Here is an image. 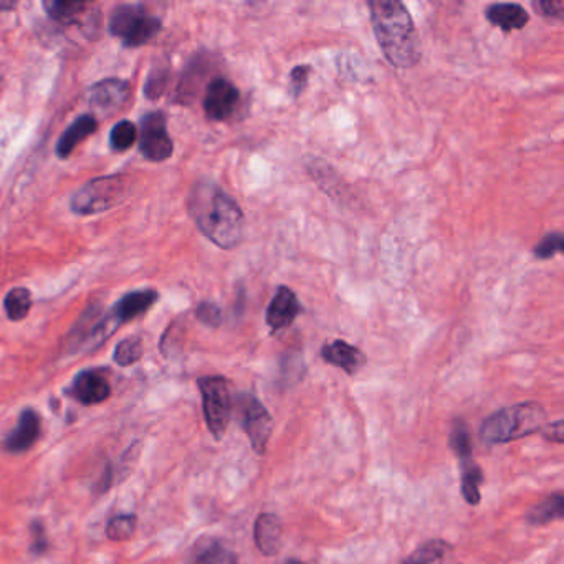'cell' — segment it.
<instances>
[{
	"label": "cell",
	"mask_w": 564,
	"mask_h": 564,
	"mask_svg": "<svg viewBox=\"0 0 564 564\" xmlns=\"http://www.w3.org/2000/svg\"><path fill=\"white\" fill-rule=\"evenodd\" d=\"M139 149L146 160L154 161V163L170 160L173 156V139L167 133L166 116L161 111L149 113L141 120Z\"/></svg>",
	"instance_id": "8"
},
{
	"label": "cell",
	"mask_w": 564,
	"mask_h": 564,
	"mask_svg": "<svg viewBox=\"0 0 564 564\" xmlns=\"http://www.w3.org/2000/svg\"><path fill=\"white\" fill-rule=\"evenodd\" d=\"M300 312H302V306H300L294 291L288 287H280L275 291L271 305H268L267 325L271 326L272 331H280L290 326Z\"/></svg>",
	"instance_id": "14"
},
{
	"label": "cell",
	"mask_w": 564,
	"mask_h": 564,
	"mask_svg": "<svg viewBox=\"0 0 564 564\" xmlns=\"http://www.w3.org/2000/svg\"><path fill=\"white\" fill-rule=\"evenodd\" d=\"M484 481L480 467L472 459L462 461V496L471 505L480 503V485Z\"/></svg>",
	"instance_id": "20"
},
{
	"label": "cell",
	"mask_w": 564,
	"mask_h": 564,
	"mask_svg": "<svg viewBox=\"0 0 564 564\" xmlns=\"http://www.w3.org/2000/svg\"><path fill=\"white\" fill-rule=\"evenodd\" d=\"M30 550L37 554L43 553L47 547H49V543H47L46 530H43L42 523L34 522V525L30 526Z\"/></svg>",
	"instance_id": "33"
},
{
	"label": "cell",
	"mask_w": 564,
	"mask_h": 564,
	"mask_svg": "<svg viewBox=\"0 0 564 564\" xmlns=\"http://www.w3.org/2000/svg\"><path fill=\"white\" fill-rule=\"evenodd\" d=\"M310 73H312V66L310 65H298L291 70L290 73V95L293 98L300 97L309 85Z\"/></svg>",
	"instance_id": "30"
},
{
	"label": "cell",
	"mask_w": 564,
	"mask_h": 564,
	"mask_svg": "<svg viewBox=\"0 0 564 564\" xmlns=\"http://www.w3.org/2000/svg\"><path fill=\"white\" fill-rule=\"evenodd\" d=\"M449 544L440 540L427 541L402 564H446Z\"/></svg>",
	"instance_id": "21"
},
{
	"label": "cell",
	"mask_w": 564,
	"mask_h": 564,
	"mask_svg": "<svg viewBox=\"0 0 564 564\" xmlns=\"http://www.w3.org/2000/svg\"><path fill=\"white\" fill-rule=\"evenodd\" d=\"M88 8L90 5L82 4V2H62V0H47V2H43V9H46L50 18L65 25L80 22L82 15L85 14Z\"/></svg>",
	"instance_id": "19"
},
{
	"label": "cell",
	"mask_w": 564,
	"mask_h": 564,
	"mask_svg": "<svg viewBox=\"0 0 564 564\" xmlns=\"http://www.w3.org/2000/svg\"><path fill=\"white\" fill-rule=\"evenodd\" d=\"M485 17L503 32L522 30L530 22V14L519 4L488 5Z\"/></svg>",
	"instance_id": "18"
},
{
	"label": "cell",
	"mask_w": 564,
	"mask_h": 564,
	"mask_svg": "<svg viewBox=\"0 0 564 564\" xmlns=\"http://www.w3.org/2000/svg\"><path fill=\"white\" fill-rule=\"evenodd\" d=\"M129 186L131 184L128 177L122 174L97 177L73 195L70 205L75 214H100L125 201L126 196L129 195Z\"/></svg>",
	"instance_id": "5"
},
{
	"label": "cell",
	"mask_w": 564,
	"mask_h": 564,
	"mask_svg": "<svg viewBox=\"0 0 564 564\" xmlns=\"http://www.w3.org/2000/svg\"><path fill=\"white\" fill-rule=\"evenodd\" d=\"M98 129V122L95 116L84 115L80 118L75 120L68 128L65 129L62 136H60L59 142H57V156L68 158L70 154L75 151L78 145L88 136L93 135Z\"/></svg>",
	"instance_id": "16"
},
{
	"label": "cell",
	"mask_w": 564,
	"mask_h": 564,
	"mask_svg": "<svg viewBox=\"0 0 564 564\" xmlns=\"http://www.w3.org/2000/svg\"><path fill=\"white\" fill-rule=\"evenodd\" d=\"M142 353H145V348H142L141 338L129 336L122 343H118L115 354H113V360H115L118 366H131V364L138 363L141 360Z\"/></svg>",
	"instance_id": "25"
},
{
	"label": "cell",
	"mask_w": 564,
	"mask_h": 564,
	"mask_svg": "<svg viewBox=\"0 0 564 564\" xmlns=\"http://www.w3.org/2000/svg\"><path fill=\"white\" fill-rule=\"evenodd\" d=\"M547 412L537 402L502 409L481 424L480 437L487 443H505L531 436L543 427Z\"/></svg>",
	"instance_id": "3"
},
{
	"label": "cell",
	"mask_w": 564,
	"mask_h": 564,
	"mask_svg": "<svg viewBox=\"0 0 564 564\" xmlns=\"http://www.w3.org/2000/svg\"><path fill=\"white\" fill-rule=\"evenodd\" d=\"M534 8L544 17L557 18V21L564 17L563 0H540V2H534Z\"/></svg>",
	"instance_id": "32"
},
{
	"label": "cell",
	"mask_w": 564,
	"mask_h": 564,
	"mask_svg": "<svg viewBox=\"0 0 564 564\" xmlns=\"http://www.w3.org/2000/svg\"><path fill=\"white\" fill-rule=\"evenodd\" d=\"M189 212L199 230L224 250L239 246L243 237V214L236 201L217 184L201 180L192 187Z\"/></svg>",
	"instance_id": "1"
},
{
	"label": "cell",
	"mask_w": 564,
	"mask_h": 564,
	"mask_svg": "<svg viewBox=\"0 0 564 564\" xmlns=\"http://www.w3.org/2000/svg\"><path fill=\"white\" fill-rule=\"evenodd\" d=\"M255 543L260 553L274 556L281 544V522L272 513H263L255 523Z\"/></svg>",
	"instance_id": "17"
},
{
	"label": "cell",
	"mask_w": 564,
	"mask_h": 564,
	"mask_svg": "<svg viewBox=\"0 0 564 564\" xmlns=\"http://www.w3.org/2000/svg\"><path fill=\"white\" fill-rule=\"evenodd\" d=\"M563 247L564 240L560 233L548 234V236H544L543 239L538 242V246L535 247V256L540 260L551 259V256L563 252Z\"/></svg>",
	"instance_id": "29"
},
{
	"label": "cell",
	"mask_w": 564,
	"mask_h": 564,
	"mask_svg": "<svg viewBox=\"0 0 564 564\" xmlns=\"http://www.w3.org/2000/svg\"><path fill=\"white\" fill-rule=\"evenodd\" d=\"M129 97H131V87L128 82L106 78V80L98 82L91 88L90 103L97 110L103 111L104 115H111V113L122 110Z\"/></svg>",
	"instance_id": "13"
},
{
	"label": "cell",
	"mask_w": 564,
	"mask_h": 564,
	"mask_svg": "<svg viewBox=\"0 0 564 564\" xmlns=\"http://www.w3.org/2000/svg\"><path fill=\"white\" fill-rule=\"evenodd\" d=\"M192 564H237V556L218 541H212L196 554Z\"/></svg>",
	"instance_id": "24"
},
{
	"label": "cell",
	"mask_w": 564,
	"mask_h": 564,
	"mask_svg": "<svg viewBox=\"0 0 564 564\" xmlns=\"http://www.w3.org/2000/svg\"><path fill=\"white\" fill-rule=\"evenodd\" d=\"M288 564H302V563H298V561H290V563Z\"/></svg>",
	"instance_id": "36"
},
{
	"label": "cell",
	"mask_w": 564,
	"mask_h": 564,
	"mask_svg": "<svg viewBox=\"0 0 564 564\" xmlns=\"http://www.w3.org/2000/svg\"><path fill=\"white\" fill-rule=\"evenodd\" d=\"M0 88H2V77H0Z\"/></svg>",
	"instance_id": "37"
},
{
	"label": "cell",
	"mask_w": 564,
	"mask_h": 564,
	"mask_svg": "<svg viewBox=\"0 0 564 564\" xmlns=\"http://www.w3.org/2000/svg\"><path fill=\"white\" fill-rule=\"evenodd\" d=\"M42 434V421L34 409H25L18 416L17 426L4 439V449L9 454H22L32 449Z\"/></svg>",
	"instance_id": "12"
},
{
	"label": "cell",
	"mask_w": 564,
	"mask_h": 564,
	"mask_svg": "<svg viewBox=\"0 0 564 564\" xmlns=\"http://www.w3.org/2000/svg\"><path fill=\"white\" fill-rule=\"evenodd\" d=\"M4 309L12 322H22L32 309V294L27 288H14L4 298Z\"/></svg>",
	"instance_id": "23"
},
{
	"label": "cell",
	"mask_w": 564,
	"mask_h": 564,
	"mask_svg": "<svg viewBox=\"0 0 564 564\" xmlns=\"http://www.w3.org/2000/svg\"><path fill=\"white\" fill-rule=\"evenodd\" d=\"M544 439L551 440V442L563 443L564 442V430L563 421H556V423L548 426L543 430Z\"/></svg>",
	"instance_id": "34"
},
{
	"label": "cell",
	"mask_w": 564,
	"mask_h": 564,
	"mask_svg": "<svg viewBox=\"0 0 564 564\" xmlns=\"http://www.w3.org/2000/svg\"><path fill=\"white\" fill-rule=\"evenodd\" d=\"M564 499L561 493L548 497L543 503L535 506L528 515V522L531 525H547V523L554 522V519L563 518Z\"/></svg>",
	"instance_id": "22"
},
{
	"label": "cell",
	"mask_w": 564,
	"mask_h": 564,
	"mask_svg": "<svg viewBox=\"0 0 564 564\" xmlns=\"http://www.w3.org/2000/svg\"><path fill=\"white\" fill-rule=\"evenodd\" d=\"M240 409H242L243 430L249 436L253 450L256 454H265L272 430H274L271 414L267 409L263 408L259 399L250 394L240 398Z\"/></svg>",
	"instance_id": "9"
},
{
	"label": "cell",
	"mask_w": 564,
	"mask_h": 564,
	"mask_svg": "<svg viewBox=\"0 0 564 564\" xmlns=\"http://www.w3.org/2000/svg\"><path fill=\"white\" fill-rule=\"evenodd\" d=\"M66 394L84 405L100 404L111 396V386L104 374L97 369H85L73 379Z\"/></svg>",
	"instance_id": "11"
},
{
	"label": "cell",
	"mask_w": 564,
	"mask_h": 564,
	"mask_svg": "<svg viewBox=\"0 0 564 564\" xmlns=\"http://www.w3.org/2000/svg\"><path fill=\"white\" fill-rule=\"evenodd\" d=\"M196 316H198L199 322L211 326V328H218L222 319H224L222 318V310L218 309L215 303H201V305L196 309Z\"/></svg>",
	"instance_id": "31"
},
{
	"label": "cell",
	"mask_w": 564,
	"mask_h": 564,
	"mask_svg": "<svg viewBox=\"0 0 564 564\" xmlns=\"http://www.w3.org/2000/svg\"><path fill=\"white\" fill-rule=\"evenodd\" d=\"M371 24L379 47L396 68H412L421 60V40L408 9L399 0H369Z\"/></svg>",
	"instance_id": "2"
},
{
	"label": "cell",
	"mask_w": 564,
	"mask_h": 564,
	"mask_svg": "<svg viewBox=\"0 0 564 564\" xmlns=\"http://www.w3.org/2000/svg\"><path fill=\"white\" fill-rule=\"evenodd\" d=\"M156 290H139L126 293L122 300L116 302V305L108 312L106 316L98 319L87 335L80 340L82 348H97L100 347L103 341H106L120 326L125 323L131 322V319L138 318V316L145 315L148 310L153 309L154 303L158 302Z\"/></svg>",
	"instance_id": "4"
},
{
	"label": "cell",
	"mask_w": 564,
	"mask_h": 564,
	"mask_svg": "<svg viewBox=\"0 0 564 564\" xmlns=\"http://www.w3.org/2000/svg\"><path fill=\"white\" fill-rule=\"evenodd\" d=\"M198 386L201 389L202 408L209 430L215 439H222L233 414L229 383L222 376H204L199 378Z\"/></svg>",
	"instance_id": "7"
},
{
	"label": "cell",
	"mask_w": 564,
	"mask_h": 564,
	"mask_svg": "<svg viewBox=\"0 0 564 564\" xmlns=\"http://www.w3.org/2000/svg\"><path fill=\"white\" fill-rule=\"evenodd\" d=\"M240 101V91L233 82L214 78L208 85L204 97V113L212 122H224L233 115Z\"/></svg>",
	"instance_id": "10"
},
{
	"label": "cell",
	"mask_w": 564,
	"mask_h": 564,
	"mask_svg": "<svg viewBox=\"0 0 564 564\" xmlns=\"http://www.w3.org/2000/svg\"><path fill=\"white\" fill-rule=\"evenodd\" d=\"M136 531V516L135 515H118L111 518L106 525V537L111 541H125L135 535Z\"/></svg>",
	"instance_id": "27"
},
{
	"label": "cell",
	"mask_w": 564,
	"mask_h": 564,
	"mask_svg": "<svg viewBox=\"0 0 564 564\" xmlns=\"http://www.w3.org/2000/svg\"><path fill=\"white\" fill-rule=\"evenodd\" d=\"M14 4H4V2H0V9H12Z\"/></svg>",
	"instance_id": "35"
},
{
	"label": "cell",
	"mask_w": 564,
	"mask_h": 564,
	"mask_svg": "<svg viewBox=\"0 0 564 564\" xmlns=\"http://www.w3.org/2000/svg\"><path fill=\"white\" fill-rule=\"evenodd\" d=\"M136 138H138L136 126L125 120V122H120L118 125H115V128L111 129L110 146L118 153H122V151H128L135 145Z\"/></svg>",
	"instance_id": "26"
},
{
	"label": "cell",
	"mask_w": 564,
	"mask_h": 564,
	"mask_svg": "<svg viewBox=\"0 0 564 564\" xmlns=\"http://www.w3.org/2000/svg\"><path fill=\"white\" fill-rule=\"evenodd\" d=\"M322 358L331 366L340 367L344 373L356 374L366 363V356L353 344L343 340H336L325 344L322 350Z\"/></svg>",
	"instance_id": "15"
},
{
	"label": "cell",
	"mask_w": 564,
	"mask_h": 564,
	"mask_svg": "<svg viewBox=\"0 0 564 564\" xmlns=\"http://www.w3.org/2000/svg\"><path fill=\"white\" fill-rule=\"evenodd\" d=\"M161 21L149 15L141 5H120L110 18L111 35L122 39L128 49L146 46L160 34Z\"/></svg>",
	"instance_id": "6"
},
{
	"label": "cell",
	"mask_w": 564,
	"mask_h": 564,
	"mask_svg": "<svg viewBox=\"0 0 564 564\" xmlns=\"http://www.w3.org/2000/svg\"><path fill=\"white\" fill-rule=\"evenodd\" d=\"M450 446L454 449L458 458H461V461L472 459L471 434H468L467 426H465V423H462V421H458V423L454 424L452 436H450Z\"/></svg>",
	"instance_id": "28"
}]
</instances>
